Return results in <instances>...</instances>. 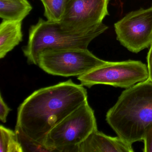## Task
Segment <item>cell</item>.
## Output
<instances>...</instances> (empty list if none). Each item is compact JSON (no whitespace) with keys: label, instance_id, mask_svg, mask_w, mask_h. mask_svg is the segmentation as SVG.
<instances>
[{"label":"cell","instance_id":"obj_1","mask_svg":"<svg viewBox=\"0 0 152 152\" xmlns=\"http://www.w3.org/2000/svg\"><path fill=\"white\" fill-rule=\"evenodd\" d=\"M87 100V89L71 79L42 88L19 105L16 126L44 145L51 129Z\"/></svg>","mask_w":152,"mask_h":152},{"label":"cell","instance_id":"obj_2","mask_svg":"<svg viewBox=\"0 0 152 152\" xmlns=\"http://www.w3.org/2000/svg\"><path fill=\"white\" fill-rule=\"evenodd\" d=\"M106 116L118 137L132 145L142 140L152 123V82L148 79L124 91Z\"/></svg>","mask_w":152,"mask_h":152},{"label":"cell","instance_id":"obj_3","mask_svg":"<svg viewBox=\"0 0 152 152\" xmlns=\"http://www.w3.org/2000/svg\"><path fill=\"white\" fill-rule=\"evenodd\" d=\"M103 23L93 27L79 30L64 28L59 22L40 18L29 30L26 46L23 48L29 64L38 65L41 52L47 50L68 48L88 49L93 39L107 30Z\"/></svg>","mask_w":152,"mask_h":152},{"label":"cell","instance_id":"obj_4","mask_svg":"<svg viewBox=\"0 0 152 152\" xmlns=\"http://www.w3.org/2000/svg\"><path fill=\"white\" fill-rule=\"evenodd\" d=\"M96 129L94 110L87 100L51 129L44 145L51 152H77L78 146Z\"/></svg>","mask_w":152,"mask_h":152},{"label":"cell","instance_id":"obj_5","mask_svg":"<svg viewBox=\"0 0 152 152\" xmlns=\"http://www.w3.org/2000/svg\"><path fill=\"white\" fill-rule=\"evenodd\" d=\"M88 49L47 50L40 53L38 65L48 74L68 77L85 74L106 63Z\"/></svg>","mask_w":152,"mask_h":152},{"label":"cell","instance_id":"obj_6","mask_svg":"<svg viewBox=\"0 0 152 152\" xmlns=\"http://www.w3.org/2000/svg\"><path fill=\"white\" fill-rule=\"evenodd\" d=\"M84 87L98 84L128 88L148 79L147 66L140 61L129 60L107 62L103 65L78 76Z\"/></svg>","mask_w":152,"mask_h":152},{"label":"cell","instance_id":"obj_7","mask_svg":"<svg viewBox=\"0 0 152 152\" xmlns=\"http://www.w3.org/2000/svg\"><path fill=\"white\" fill-rule=\"evenodd\" d=\"M117 39L133 53H138L152 44V7L127 14L115 23Z\"/></svg>","mask_w":152,"mask_h":152},{"label":"cell","instance_id":"obj_8","mask_svg":"<svg viewBox=\"0 0 152 152\" xmlns=\"http://www.w3.org/2000/svg\"><path fill=\"white\" fill-rule=\"evenodd\" d=\"M109 0H70L59 23L66 29L79 30L102 23L108 15Z\"/></svg>","mask_w":152,"mask_h":152},{"label":"cell","instance_id":"obj_9","mask_svg":"<svg viewBox=\"0 0 152 152\" xmlns=\"http://www.w3.org/2000/svg\"><path fill=\"white\" fill-rule=\"evenodd\" d=\"M132 144L119 137H112L94 130L77 147V152H132Z\"/></svg>","mask_w":152,"mask_h":152},{"label":"cell","instance_id":"obj_10","mask_svg":"<svg viewBox=\"0 0 152 152\" xmlns=\"http://www.w3.org/2000/svg\"><path fill=\"white\" fill-rule=\"evenodd\" d=\"M22 22L3 20L0 25V58L6 55L23 41Z\"/></svg>","mask_w":152,"mask_h":152},{"label":"cell","instance_id":"obj_11","mask_svg":"<svg viewBox=\"0 0 152 152\" xmlns=\"http://www.w3.org/2000/svg\"><path fill=\"white\" fill-rule=\"evenodd\" d=\"M32 9L27 0H0V17L3 20L22 22Z\"/></svg>","mask_w":152,"mask_h":152},{"label":"cell","instance_id":"obj_12","mask_svg":"<svg viewBox=\"0 0 152 152\" xmlns=\"http://www.w3.org/2000/svg\"><path fill=\"white\" fill-rule=\"evenodd\" d=\"M0 152H23L16 132L0 126Z\"/></svg>","mask_w":152,"mask_h":152},{"label":"cell","instance_id":"obj_13","mask_svg":"<svg viewBox=\"0 0 152 152\" xmlns=\"http://www.w3.org/2000/svg\"><path fill=\"white\" fill-rule=\"evenodd\" d=\"M44 6L47 20L60 22L70 0H41Z\"/></svg>","mask_w":152,"mask_h":152},{"label":"cell","instance_id":"obj_14","mask_svg":"<svg viewBox=\"0 0 152 152\" xmlns=\"http://www.w3.org/2000/svg\"><path fill=\"white\" fill-rule=\"evenodd\" d=\"M15 131L16 132L18 140L24 152H51L44 145L32 139L25 134L22 130L16 126Z\"/></svg>","mask_w":152,"mask_h":152},{"label":"cell","instance_id":"obj_15","mask_svg":"<svg viewBox=\"0 0 152 152\" xmlns=\"http://www.w3.org/2000/svg\"><path fill=\"white\" fill-rule=\"evenodd\" d=\"M142 140L144 143L143 151L152 152V123L146 129Z\"/></svg>","mask_w":152,"mask_h":152},{"label":"cell","instance_id":"obj_16","mask_svg":"<svg viewBox=\"0 0 152 152\" xmlns=\"http://www.w3.org/2000/svg\"><path fill=\"white\" fill-rule=\"evenodd\" d=\"M11 109L5 103L1 93L0 94V120L2 122L6 123L7 118Z\"/></svg>","mask_w":152,"mask_h":152},{"label":"cell","instance_id":"obj_17","mask_svg":"<svg viewBox=\"0 0 152 152\" xmlns=\"http://www.w3.org/2000/svg\"><path fill=\"white\" fill-rule=\"evenodd\" d=\"M147 67L148 72V80L152 83V44L150 47L149 51L147 57Z\"/></svg>","mask_w":152,"mask_h":152}]
</instances>
